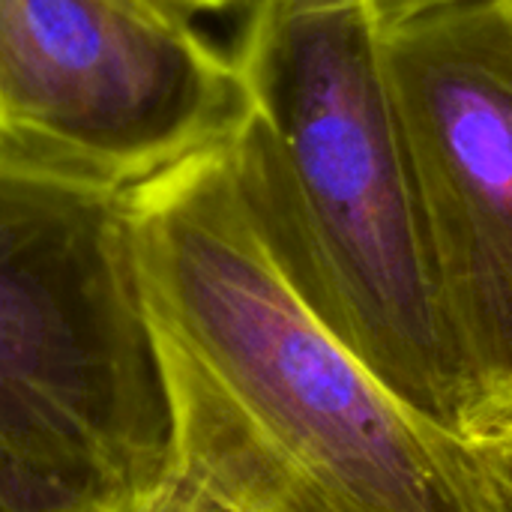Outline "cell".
<instances>
[{"instance_id":"1","label":"cell","mask_w":512,"mask_h":512,"mask_svg":"<svg viewBox=\"0 0 512 512\" xmlns=\"http://www.w3.org/2000/svg\"><path fill=\"white\" fill-rule=\"evenodd\" d=\"M171 465L237 512H504L462 432L396 396L288 279L228 141L129 186Z\"/></svg>"},{"instance_id":"2","label":"cell","mask_w":512,"mask_h":512,"mask_svg":"<svg viewBox=\"0 0 512 512\" xmlns=\"http://www.w3.org/2000/svg\"><path fill=\"white\" fill-rule=\"evenodd\" d=\"M234 174L288 279L408 405L465 435V396L384 36L363 0H252L234 42Z\"/></svg>"},{"instance_id":"3","label":"cell","mask_w":512,"mask_h":512,"mask_svg":"<svg viewBox=\"0 0 512 512\" xmlns=\"http://www.w3.org/2000/svg\"><path fill=\"white\" fill-rule=\"evenodd\" d=\"M0 465L102 512L171 465L129 186L0 132Z\"/></svg>"},{"instance_id":"4","label":"cell","mask_w":512,"mask_h":512,"mask_svg":"<svg viewBox=\"0 0 512 512\" xmlns=\"http://www.w3.org/2000/svg\"><path fill=\"white\" fill-rule=\"evenodd\" d=\"M465 435L512 423V0H465L384 36Z\"/></svg>"},{"instance_id":"5","label":"cell","mask_w":512,"mask_h":512,"mask_svg":"<svg viewBox=\"0 0 512 512\" xmlns=\"http://www.w3.org/2000/svg\"><path fill=\"white\" fill-rule=\"evenodd\" d=\"M246 93L186 12L120 0H0V132L135 186L234 138Z\"/></svg>"},{"instance_id":"6","label":"cell","mask_w":512,"mask_h":512,"mask_svg":"<svg viewBox=\"0 0 512 512\" xmlns=\"http://www.w3.org/2000/svg\"><path fill=\"white\" fill-rule=\"evenodd\" d=\"M111 512H237L225 504L219 495H213L204 483H198L192 474H186L177 465H168L165 474L147 486L144 492L126 498Z\"/></svg>"},{"instance_id":"7","label":"cell","mask_w":512,"mask_h":512,"mask_svg":"<svg viewBox=\"0 0 512 512\" xmlns=\"http://www.w3.org/2000/svg\"><path fill=\"white\" fill-rule=\"evenodd\" d=\"M0 512H102L99 507L0 465Z\"/></svg>"},{"instance_id":"8","label":"cell","mask_w":512,"mask_h":512,"mask_svg":"<svg viewBox=\"0 0 512 512\" xmlns=\"http://www.w3.org/2000/svg\"><path fill=\"white\" fill-rule=\"evenodd\" d=\"M501 510L512 512V423L483 426L465 435Z\"/></svg>"},{"instance_id":"9","label":"cell","mask_w":512,"mask_h":512,"mask_svg":"<svg viewBox=\"0 0 512 512\" xmlns=\"http://www.w3.org/2000/svg\"><path fill=\"white\" fill-rule=\"evenodd\" d=\"M363 3H366V12H369L375 30L381 36H390L417 18H426L432 12L450 9V6L465 3V0H363Z\"/></svg>"},{"instance_id":"10","label":"cell","mask_w":512,"mask_h":512,"mask_svg":"<svg viewBox=\"0 0 512 512\" xmlns=\"http://www.w3.org/2000/svg\"><path fill=\"white\" fill-rule=\"evenodd\" d=\"M171 3L192 15V12H219V9H231L237 3H252V0H171Z\"/></svg>"},{"instance_id":"11","label":"cell","mask_w":512,"mask_h":512,"mask_svg":"<svg viewBox=\"0 0 512 512\" xmlns=\"http://www.w3.org/2000/svg\"><path fill=\"white\" fill-rule=\"evenodd\" d=\"M120 3H129V6L147 9V12H183V9L174 6L171 0H120ZM186 15H189V12H186Z\"/></svg>"}]
</instances>
